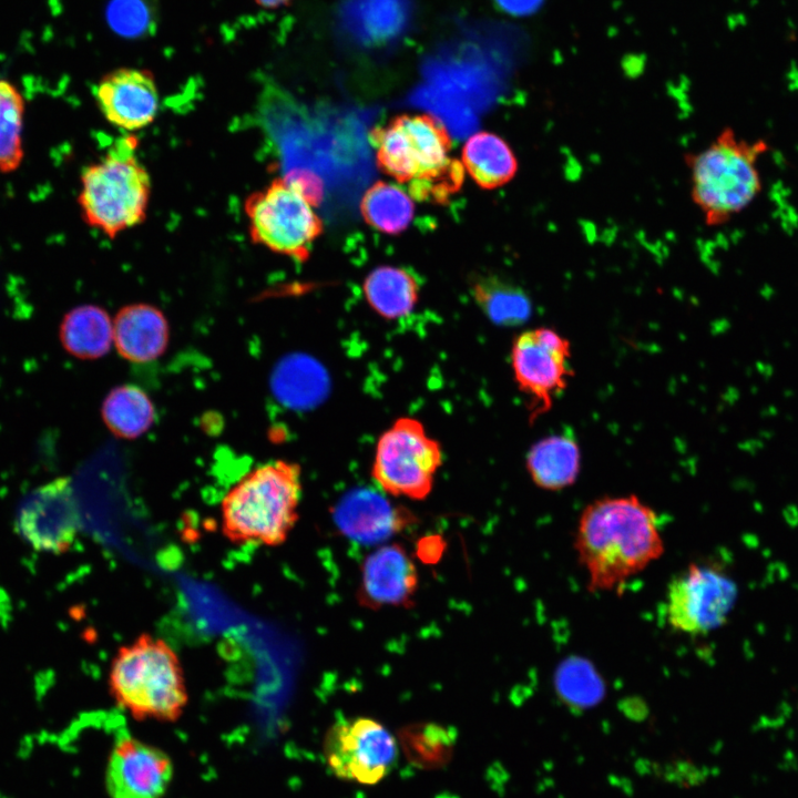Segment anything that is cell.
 Segmentation results:
<instances>
[{
	"label": "cell",
	"instance_id": "6da1fadb",
	"mask_svg": "<svg viewBox=\"0 0 798 798\" xmlns=\"http://www.w3.org/2000/svg\"><path fill=\"white\" fill-rule=\"evenodd\" d=\"M574 545L592 592L620 589L664 552L656 513L634 494L587 504Z\"/></svg>",
	"mask_w": 798,
	"mask_h": 798
},
{
	"label": "cell",
	"instance_id": "7a4b0ae2",
	"mask_svg": "<svg viewBox=\"0 0 798 798\" xmlns=\"http://www.w3.org/2000/svg\"><path fill=\"white\" fill-rule=\"evenodd\" d=\"M370 139L379 168L406 184L415 200L442 204L460 190L463 165L449 156L452 140L436 117L398 115L374 129Z\"/></svg>",
	"mask_w": 798,
	"mask_h": 798
},
{
	"label": "cell",
	"instance_id": "3957f363",
	"mask_svg": "<svg viewBox=\"0 0 798 798\" xmlns=\"http://www.w3.org/2000/svg\"><path fill=\"white\" fill-rule=\"evenodd\" d=\"M301 491L298 463L274 460L257 466L223 497V535L237 545L283 544L298 520Z\"/></svg>",
	"mask_w": 798,
	"mask_h": 798
},
{
	"label": "cell",
	"instance_id": "277c9868",
	"mask_svg": "<svg viewBox=\"0 0 798 798\" xmlns=\"http://www.w3.org/2000/svg\"><path fill=\"white\" fill-rule=\"evenodd\" d=\"M108 684L115 704L140 722L174 723L188 703L177 653L165 640L149 633L119 647Z\"/></svg>",
	"mask_w": 798,
	"mask_h": 798
},
{
	"label": "cell",
	"instance_id": "5b68a950",
	"mask_svg": "<svg viewBox=\"0 0 798 798\" xmlns=\"http://www.w3.org/2000/svg\"><path fill=\"white\" fill-rule=\"evenodd\" d=\"M137 140L126 135L85 166L78 204L83 221L113 239L146 218L151 177L136 155Z\"/></svg>",
	"mask_w": 798,
	"mask_h": 798
},
{
	"label": "cell",
	"instance_id": "8992f818",
	"mask_svg": "<svg viewBox=\"0 0 798 798\" xmlns=\"http://www.w3.org/2000/svg\"><path fill=\"white\" fill-rule=\"evenodd\" d=\"M754 147L725 132L704 150L686 155L694 203L708 224L744 211L760 190Z\"/></svg>",
	"mask_w": 798,
	"mask_h": 798
},
{
	"label": "cell",
	"instance_id": "52a82bcc",
	"mask_svg": "<svg viewBox=\"0 0 798 798\" xmlns=\"http://www.w3.org/2000/svg\"><path fill=\"white\" fill-rule=\"evenodd\" d=\"M255 244L304 262L323 233L321 219L300 191L285 176L249 194L244 203Z\"/></svg>",
	"mask_w": 798,
	"mask_h": 798
},
{
	"label": "cell",
	"instance_id": "ba28073f",
	"mask_svg": "<svg viewBox=\"0 0 798 798\" xmlns=\"http://www.w3.org/2000/svg\"><path fill=\"white\" fill-rule=\"evenodd\" d=\"M441 464L440 443L419 420L402 417L380 436L372 477L391 495L422 500L431 492Z\"/></svg>",
	"mask_w": 798,
	"mask_h": 798
},
{
	"label": "cell",
	"instance_id": "9c48e42d",
	"mask_svg": "<svg viewBox=\"0 0 798 798\" xmlns=\"http://www.w3.org/2000/svg\"><path fill=\"white\" fill-rule=\"evenodd\" d=\"M736 594V584L719 567L690 563L667 586V624L684 634H707L725 623Z\"/></svg>",
	"mask_w": 798,
	"mask_h": 798
},
{
	"label": "cell",
	"instance_id": "30bf717a",
	"mask_svg": "<svg viewBox=\"0 0 798 798\" xmlns=\"http://www.w3.org/2000/svg\"><path fill=\"white\" fill-rule=\"evenodd\" d=\"M570 341L555 329L521 332L511 348V365L520 390L531 400L532 419L548 412L573 376Z\"/></svg>",
	"mask_w": 798,
	"mask_h": 798
},
{
	"label": "cell",
	"instance_id": "8fae6325",
	"mask_svg": "<svg viewBox=\"0 0 798 798\" xmlns=\"http://www.w3.org/2000/svg\"><path fill=\"white\" fill-rule=\"evenodd\" d=\"M395 737L380 723L366 717L340 718L328 729L324 756L340 779L372 785L381 780L397 759Z\"/></svg>",
	"mask_w": 798,
	"mask_h": 798
},
{
	"label": "cell",
	"instance_id": "7c38bea8",
	"mask_svg": "<svg viewBox=\"0 0 798 798\" xmlns=\"http://www.w3.org/2000/svg\"><path fill=\"white\" fill-rule=\"evenodd\" d=\"M80 511L69 478L51 480L25 495L18 507L19 534L34 549L69 550L80 529Z\"/></svg>",
	"mask_w": 798,
	"mask_h": 798
},
{
	"label": "cell",
	"instance_id": "4fadbf2b",
	"mask_svg": "<svg viewBox=\"0 0 798 798\" xmlns=\"http://www.w3.org/2000/svg\"><path fill=\"white\" fill-rule=\"evenodd\" d=\"M173 778L165 750L129 734L115 738L104 776L109 798H163Z\"/></svg>",
	"mask_w": 798,
	"mask_h": 798
},
{
	"label": "cell",
	"instance_id": "5bb4252c",
	"mask_svg": "<svg viewBox=\"0 0 798 798\" xmlns=\"http://www.w3.org/2000/svg\"><path fill=\"white\" fill-rule=\"evenodd\" d=\"M94 98L104 119L127 132L149 126L160 109L155 78L143 69L120 68L104 74Z\"/></svg>",
	"mask_w": 798,
	"mask_h": 798
},
{
	"label": "cell",
	"instance_id": "9a60e30c",
	"mask_svg": "<svg viewBox=\"0 0 798 798\" xmlns=\"http://www.w3.org/2000/svg\"><path fill=\"white\" fill-rule=\"evenodd\" d=\"M418 587V573L405 548L393 543L379 548L364 562L358 602L368 608L409 607Z\"/></svg>",
	"mask_w": 798,
	"mask_h": 798
},
{
	"label": "cell",
	"instance_id": "2e32d148",
	"mask_svg": "<svg viewBox=\"0 0 798 798\" xmlns=\"http://www.w3.org/2000/svg\"><path fill=\"white\" fill-rule=\"evenodd\" d=\"M334 521L340 533L361 544H375L407 528L415 518L386 498L368 489L347 493L334 510Z\"/></svg>",
	"mask_w": 798,
	"mask_h": 798
},
{
	"label": "cell",
	"instance_id": "e0dca14e",
	"mask_svg": "<svg viewBox=\"0 0 798 798\" xmlns=\"http://www.w3.org/2000/svg\"><path fill=\"white\" fill-rule=\"evenodd\" d=\"M113 335L115 348L122 358L145 364L165 352L170 328L161 309L146 303H135L117 311Z\"/></svg>",
	"mask_w": 798,
	"mask_h": 798
},
{
	"label": "cell",
	"instance_id": "ac0fdd59",
	"mask_svg": "<svg viewBox=\"0 0 798 798\" xmlns=\"http://www.w3.org/2000/svg\"><path fill=\"white\" fill-rule=\"evenodd\" d=\"M526 470L541 489L560 491L572 485L580 472L581 451L574 437L551 434L535 442L525 459Z\"/></svg>",
	"mask_w": 798,
	"mask_h": 798
},
{
	"label": "cell",
	"instance_id": "d6986e66",
	"mask_svg": "<svg viewBox=\"0 0 798 798\" xmlns=\"http://www.w3.org/2000/svg\"><path fill=\"white\" fill-rule=\"evenodd\" d=\"M275 398L290 409H307L324 397L327 378L321 367L308 356L289 355L282 358L270 375Z\"/></svg>",
	"mask_w": 798,
	"mask_h": 798
},
{
	"label": "cell",
	"instance_id": "ffe728a7",
	"mask_svg": "<svg viewBox=\"0 0 798 798\" xmlns=\"http://www.w3.org/2000/svg\"><path fill=\"white\" fill-rule=\"evenodd\" d=\"M59 336L63 348L72 356L98 359L106 355L114 342L113 323L102 307L84 304L64 315Z\"/></svg>",
	"mask_w": 798,
	"mask_h": 798
},
{
	"label": "cell",
	"instance_id": "44dd1931",
	"mask_svg": "<svg viewBox=\"0 0 798 798\" xmlns=\"http://www.w3.org/2000/svg\"><path fill=\"white\" fill-rule=\"evenodd\" d=\"M462 165L482 188L493 190L508 184L518 172V160L501 136L479 132L470 136L462 150Z\"/></svg>",
	"mask_w": 798,
	"mask_h": 798
},
{
	"label": "cell",
	"instance_id": "7402d4cb",
	"mask_svg": "<svg viewBox=\"0 0 798 798\" xmlns=\"http://www.w3.org/2000/svg\"><path fill=\"white\" fill-rule=\"evenodd\" d=\"M364 294L378 315L386 319H399L413 310L419 283L406 268L378 266L365 278Z\"/></svg>",
	"mask_w": 798,
	"mask_h": 798
},
{
	"label": "cell",
	"instance_id": "603a6c76",
	"mask_svg": "<svg viewBox=\"0 0 798 798\" xmlns=\"http://www.w3.org/2000/svg\"><path fill=\"white\" fill-rule=\"evenodd\" d=\"M101 416L114 436L135 439L152 427L155 408L144 390L134 385H121L106 395Z\"/></svg>",
	"mask_w": 798,
	"mask_h": 798
},
{
	"label": "cell",
	"instance_id": "cb8c5ba5",
	"mask_svg": "<svg viewBox=\"0 0 798 798\" xmlns=\"http://www.w3.org/2000/svg\"><path fill=\"white\" fill-rule=\"evenodd\" d=\"M471 293L480 309L498 326H520L531 317L532 304L528 294L499 276L477 277Z\"/></svg>",
	"mask_w": 798,
	"mask_h": 798
},
{
	"label": "cell",
	"instance_id": "d4e9b609",
	"mask_svg": "<svg viewBox=\"0 0 798 798\" xmlns=\"http://www.w3.org/2000/svg\"><path fill=\"white\" fill-rule=\"evenodd\" d=\"M360 211L366 223L372 228L387 234H399L407 229L412 221L415 205L411 196L402 188L380 181L366 191Z\"/></svg>",
	"mask_w": 798,
	"mask_h": 798
},
{
	"label": "cell",
	"instance_id": "484cf974",
	"mask_svg": "<svg viewBox=\"0 0 798 798\" xmlns=\"http://www.w3.org/2000/svg\"><path fill=\"white\" fill-rule=\"evenodd\" d=\"M24 99L9 80L0 79V172L12 173L24 157Z\"/></svg>",
	"mask_w": 798,
	"mask_h": 798
},
{
	"label": "cell",
	"instance_id": "4316f807",
	"mask_svg": "<svg viewBox=\"0 0 798 798\" xmlns=\"http://www.w3.org/2000/svg\"><path fill=\"white\" fill-rule=\"evenodd\" d=\"M554 685L560 699L576 710L595 706L605 693L604 683L594 666L581 657H570L560 664Z\"/></svg>",
	"mask_w": 798,
	"mask_h": 798
},
{
	"label": "cell",
	"instance_id": "83f0119b",
	"mask_svg": "<svg viewBox=\"0 0 798 798\" xmlns=\"http://www.w3.org/2000/svg\"><path fill=\"white\" fill-rule=\"evenodd\" d=\"M400 739L412 763L433 768L449 760L454 736L451 730L436 724H417L402 729Z\"/></svg>",
	"mask_w": 798,
	"mask_h": 798
},
{
	"label": "cell",
	"instance_id": "f1b7e54d",
	"mask_svg": "<svg viewBox=\"0 0 798 798\" xmlns=\"http://www.w3.org/2000/svg\"><path fill=\"white\" fill-rule=\"evenodd\" d=\"M106 19L119 35L139 38L151 33L155 16L151 0H111L106 8Z\"/></svg>",
	"mask_w": 798,
	"mask_h": 798
},
{
	"label": "cell",
	"instance_id": "f546056e",
	"mask_svg": "<svg viewBox=\"0 0 798 798\" xmlns=\"http://www.w3.org/2000/svg\"><path fill=\"white\" fill-rule=\"evenodd\" d=\"M286 177L300 191L309 204L318 205L324 196L320 178L306 170H295Z\"/></svg>",
	"mask_w": 798,
	"mask_h": 798
},
{
	"label": "cell",
	"instance_id": "4dcf8cb0",
	"mask_svg": "<svg viewBox=\"0 0 798 798\" xmlns=\"http://www.w3.org/2000/svg\"><path fill=\"white\" fill-rule=\"evenodd\" d=\"M495 9L502 13L523 18L534 14L543 7L546 0H492Z\"/></svg>",
	"mask_w": 798,
	"mask_h": 798
},
{
	"label": "cell",
	"instance_id": "1f68e13d",
	"mask_svg": "<svg viewBox=\"0 0 798 798\" xmlns=\"http://www.w3.org/2000/svg\"><path fill=\"white\" fill-rule=\"evenodd\" d=\"M766 444L767 443L759 437L754 436L741 440L738 442L737 447L741 452L750 457H756L766 448Z\"/></svg>",
	"mask_w": 798,
	"mask_h": 798
},
{
	"label": "cell",
	"instance_id": "d6a6232c",
	"mask_svg": "<svg viewBox=\"0 0 798 798\" xmlns=\"http://www.w3.org/2000/svg\"><path fill=\"white\" fill-rule=\"evenodd\" d=\"M754 370L765 381L771 380L776 372L775 366L771 362L763 359H757L754 362Z\"/></svg>",
	"mask_w": 798,
	"mask_h": 798
},
{
	"label": "cell",
	"instance_id": "836d02e7",
	"mask_svg": "<svg viewBox=\"0 0 798 798\" xmlns=\"http://www.w3.org/2000/svg\"><path fill=\"white\" fill-rule=\"evenodd\" d=\"M779 413H780L779 408H778L776 405H774V403H769V405H767V406H764V407L760 409V411H759V416H760V418H763V419L776 418V417L779 416Z\"/></svg>",
	"mask_w": 798,
	"mask_h": 798
},
{
	"label": "cell",
	"instance_id": "e575fe53",
	"mask_svg": "<svg viewBox=\"0 0 798 798\" xmlns=\"http://www.w3.org/2000/svg\"><path fill=\"white\" fill-rule=\"evenodd\" d=\"M260 7L275 9L288 4L291 0H255Z\"/></svg>",
	"mask_w": 798,
	"mask_h": 798
},
{
	"label": "cell",
	"instance_id": "d590c367",
	"mask_svg": "<svg viewBox=\"0 0 798 798\" xmlns=\"http://www.w3.org/2000/svg\"><path fill=\"white\" fill-rule=\"evenodd\" d=\"M775 434L776 432L773 429L763 428L758 430L756 436L767 443L775 438Z\"/></svg>",
	"mask_w": 798,
	"mask_h": 798
},
{
	"label": "cell",
	"instance_id": "8d00e7d4",
	"mask_svg": "<svg viewBox=\"0 0 798 798\" xmlns=\"http://www.w3.org/2000/svg\"><path fill=\"white\" fill-rule=\"evenodd\" d=\"M760 295L764 299L769 300L774 296V289L769 286H764L760 290Z\"/></svg>",
	"mask_w": 798,
	"mask_h": 798
},
{
	"label": "cell",
	"instance_id": "74e56055",
	"mask_svg": "<svg viewBox=\"0 0 798 798\" xmlns=\"http://www.w3.org/2000/svg\"><path fill=\"white\" fill-rule=\"evenodd\" d=\"M751 392H754V395H756V393L758 392V387H757V386H754V387L751 388Z\"/></svg>",
	"mask_w": 798,
	"mask_h": 798
}]
</instances>
